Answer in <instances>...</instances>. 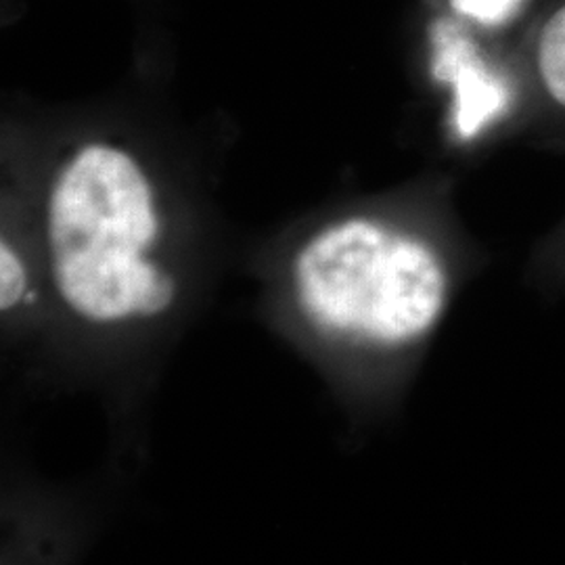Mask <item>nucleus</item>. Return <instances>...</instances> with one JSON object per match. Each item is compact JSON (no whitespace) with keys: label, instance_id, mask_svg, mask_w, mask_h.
Instances as JSON below:
<instances>
[{"label":"nucleus","instance_id":"5","mask_svg":"<svg viewBox=\"0 0 565 565\" xmlns=\"http://www.w3.org/2000/svg\"><path fill=\"white\" fill-rule=\"evenodd\" d=\"M511 0H455V7L478 20H497Z\"/></svg>","mask_w":565,"mask_h":565},{"label":"nucleus","instance_id":"4","mask_svg":"<svg viewBox=\"0 0 565 565\" xmlns=\"http://www.w3.org/2000/svg\"><path fill=\"white\" fill-rule=\"evenodd\" d=\"M28 270L18 249L9 242L0 245V308L4 315L25 302Z\"/></svg>","mask_w":565,"mask_h":565},{"label":"nucleus","instance_id":"3","mask_svg":"<svg viewBox=\"0 0 565 565\" xmlns=\"http://www.w3.org/2000/svg\"><path fill=\"white\" fill-rule=\"evenodd\" d=\"M534 72L546 99L565 111V0L536 34Z\"/></svg>","mask_w":565,"mask_h":565},{"label":"nucleus","instance_id":"1","mask_svg":"<svg viewBox=\"0 0 565 565\" xmlns=\"http://www.w3.org/2000/svg\"><path fill=\"white\" fill-rule=\"evenodd\" d=\"M156 189L139 160L111 142H86L61 163L46 198V249L61 303L82 323H149L179 298L158 263Z\"/></svg>","mask_w":565,"mask_h":565},{"label":"nucleus","instance_id":"2","mask_svg":"<svg viewBox=\"0 0 565 565\" xmlns=\"http://www.w3.org/2000/svg\"><path fill=\"white\" fill-rule=\"evenodd\" d=\"M291 296L303 323L324 342L398 359L443 323L452 277L422 233L377 216H348L296 252Z\"/></svg>","mask_w":565,"mask_h":565}]
</instances>
